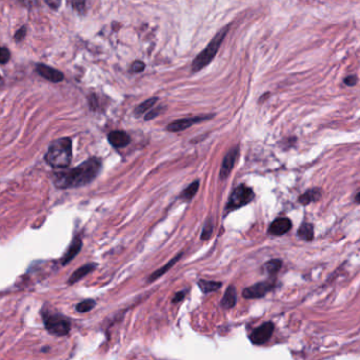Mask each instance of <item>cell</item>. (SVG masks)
<instances>
[{"label": "cell", "mask_w": 360, "mask_h": 360, "mask_svg": "<svg viewBox=\"0 0 360 360\" xmlns=\"http://www.w3.org/2000/svg\"><path fill=\"white\" fill-rule=\"evenodd\" d=\"M212 231H213V224H212V222L209 220V221H207L206 225H204V228H203L202 234H201V239L202 240H208L212 235Z\"/></svg>", "instance_id": "26"}, {"label": "cell", "mask_w": 360, "mask_h": 360, "mask_svg": "<svg viewBox=\"0 0 360 360\" xmlns=\"http://www.w3.org/2000/svg\"><path fill=\"white\" fill-rule=\"evenodd\" d=\"M110 144L119 149V147H124L130 144V136L125 132L114 131L111 132L108 136Z\"/></svg>", "instance_id": "12"}, {"label": "cell", "mask_w": 360, "mask_h": 360, "mask_svg": "<svg viewBox=\"0 0 360 360\" xmlns=\"http://www.w3.org/2000/svg\"><path fill=\"white\" fill-rule=\"evenodd\" d=\"M45 160L48 166L54 168H67L72 160V141L70 138L63 137L55 140L48 147Z\"/></svg>", "instance_id": "2"}, {"label": "cell", "mask_w": 360, "mask_h": 360, "mask_svg": "<svg viewBox=\"0 0 360 360\" xmlns=\"http://www.w3.org/2000/svg\"><path fill=\"white\" fill-rule=\"evenodd\" d=\"M45 2H46L48 6H51L52 9L57 10V9L59 8V6H60L61 0H45Z\"/></svg>", "instance_id": "31"}, {"label": "cell", "mask_w": 360, "mask_h": 360, "mask_svg": "<svg viewBox=\"0 0 360 360\" xmlns=\"http://www.w3.org/2000/svg\"><path fill=\"white\" fill-rule=\"evenodd\" d=\"M101 162L97 158H90L72 170L56 173L54 183L58 189L79 188L90 183L99 173Z\"/></svg>", "instance_id": "1"}, {"label": "cell", "mask_w": 360, "mask_h": 360, "mask_svg": "<svg viewBox=\"0 0 360 360\" xmlns=\"http://www.w3.org/2000/svg\"><path fill=\"white\" fill-rule=\"evenodd\" d=\"M321 198V190L320 188H313L308 190L305 194L299 197V202L303 206H308L311 202L318 201Z\"/></svg>", "instance_id": "16"}, {"label": "cell", "mask_w": 360, "mask_h": 360, "mask_svg": "<svg viewBox=\"0 0 360 360\" xmlns=\"http://www.w3.org/2000/svg\"><path fill=\"white\" fill-rule=\"evenodd\" d=\"M292 229V222L288 218H278L274 220L269 228V233L271 235L280 236L288 233Z\"/></svg>", "instance_id": "11"}, {"label": "cell", "mask_w": 360, "mask_h": 360, "mask_svg": "<svg viewBox=\"0 0 360 360\" xmlns=\"http://www.w3.org/2000/svg\"><path fill=\"white\" fill-rule=\"evenodd\" d=\"M96 306V302L93 299H86L81 302H79L78 305L76 306V310L77 312L79 313H87L89 311H91L94 307Z\"/></svg>", "instance_id": "23"}, {"label": "cell", "mask_w": 360, "mask_h": 360, "mask_svg": "<svg viewBox=\"0 0 360 360\" xmlns=\"http://www.w3.org/2000/svg\"><path fill=\"white\" fill-rule=\"evenodd\" d=\"M36 72L41 77H44L45 79L51 82H60L63 80V78H65V76H63L60 71L56 70L52 67L41 65V63H38L36 66Z\"/></svg>", "instance_id": "9"}, {"label": "cell", "mask_w": 360, "mask_h": 360, "mask_svg": "<svg viewBox=\"0 0 360 360\" xmlns=\"http://www.w3.org/2000/svg\"><path fill=\"white\" fill-rule=\"evenodd\" d=\"M181 256H182V253H180V254H178V255L177 256H176V257H174L172 260H170V261H168V263L166 264V265H164V266H162V267H160V269L159 270H157V271H155L152 275H151V276H150V278H149V281H154L155 279H157V278H159L160 276H161V275H164V274H166L168 270H170L171 269V267L172 266H174V264H176V263H177V261L181 258Z\"/></svg>", "instance_id": "19"}, {"label": "cell", "mask_w": 360, "mask_h": 360, "mask_svg": "<svg viewBox=\"0 0 360 360\" xmlns=\"http://www.w3.org/2000/svg\"><path fill=\"white\" fill-rule=\"evenodd\" d=\"M88 1L89 0H71V3L75 11L83 15L88 11Z\"/></svg>", "instance_id": "24"}, {"label": "cell", "mask_w": 360, "mask_h": 360, "mask_svg": "<svg viewBox=\"0 0 360 360\" xmlns=\"http://www.w3.org/2000/svg\"><path fill=\"white\" fill-rule=\"evenodd\" d=\"M254 199V192L253 190L249 187H245L244 185L238 186L233 193L231 194L227 208L229 210H235L238 208H241L245 204L250 203Z\"/></svg>", "instance_id": "5"}, {"label": "cell", "mask_w": 360, "mask_h": 360, "mask_svg": "<svg viewBox=\"0 0 360 360\" xmlns=\"http://www.w3.org/2000/svg\"><path fill=\"white\" fill-rule=\"evenodd\" d=\"M229 30H230V25L223 27V29L210 41V44L207 46V48H204V50L194 59L192 63L193 72H198V71H200L201 69L208 66L209 63L214 59L218 51H219L220 46L222 44L223 39L225 38V36H227Z\"/></svg>", "instance_id": "3"}, {"label": "cell", "mask_w": 360, "mask_h": 360, "mask_svg": "<svg viewBox=\"0 0 360 360\" xmlns=\"http://www.w3.org/2000/svg\"><path fill=\"white\" fill-rule=\"evenodd\" d=\"M183 298H185V292H179L175 295V297L173 298V302H180Z\"/></svg>", "instance_id": "33"}, {"label": "cell", "mask_w": 360, "mask_h": 360, "mask_svg": "<svg viewBox=\"0 0 360 360\" xmlns=\"http://www.w3.org/2000/svg\"><path fill=\"white\" fill-rule=\"evenodd\" d=\"M18 2L26 8H33L37 4V0H18Z\"/></svg>", "instance_id": "30"}, {"label": "cell", "mask_w": 360, "mask_h": 360, "mask_svg": "<svg viewBox=\"0 0 360 360\" xmlns=\"http://www.w3.org/2000/svg\"><path fill=\"white\" fill-rule=\"evenodd\" d=\"M2 84H3V79H2V77L0 76V87H1Z\"/></svg>", "instance_id": "35"}, {"label": "cell", "mask_w": 360, "mask_h": 360, "mask_svg": "<svg viewBox=\"0 0 360 360\" xmlns=\"http://www.w3.org/2000/svg\"><path fill=\"white\" fill-rule=\"evenodd\" d=\"M45 327L48 333L55 336H66L71 330L70 320L61 315L45 317Z\"/></svg>", "instance_id": "4"}, {"label": "cell", "mask_w": 360, "mask_h": 360, "mask_svg": "<svg viewBox=\"0 0 360 360\" xmlns=\"http://www.w3.org/2000/svg\"><path fill=\"white\" fill-rule=\"evenodd\" d=\"M273 332H274V323L265 322L252 332V334L250 335V340L253 344L256 345L264 344L270 340Z\"/></svg>", "instance_id": "7"}, {"label": "cell", "mask_w": 360, "mask_h": 360, "mask_svg": "<svg viewBox=\"0 0 360 360\" xmlns=\"http://www.w3.org/2000/svg\"><path fill=\"white\" fill-rule=\"evenodd\" d=\"M344 83L347 84L348 87H353L355 86V84L357 83V77L356 76H348L347 78L344 79Z\"/></svg>", "instance_id": "32"}, {"label": "cell", "mask_w": 360, "mask_h": 360, "mask_svg": "<svg viewBox=\"0 0 360 360\" xmlns=\"http://www.w3.org/2000/svg\"><path fill=\"white\" fill-rule=\"evenodd\" d=\"M198 188H199V181L192 182L185 191H183L182 194L180 195V198L183 200H191L196 195Z\"/></svg>", "instance_id": "20"}, {"label": "cell", "mask_w": 360, "mask_h": 360, "mask_svg": "<svg viewBox=\"0 0 360 360\" xmlns=\"http://www.w3.org/2000/svg\"><path fill=\"white\" fill-rule=\"evenodd\" d=\"M236 301H237L236 288H235L234 286H230L227 288V291H225V293H224V296H223V298L221 299L220 305L223 309L229 310V309H232L233 307L236 305Z\"/></svg>", "instance_id": "15"}, {"label": "cell", "mask_w": 360, "mask_h": 360, "mask_svg": "<svg viewBox=\"0 0 360 360\" xmlns=\"http://www.w3.org/2000/svg\"><path fill=\"white\" fill-rule=\"evenodd\" d=\"M96 266H97L96 264H84L83 266L79 267L78 270H76L72 275H71L68 284L69 285H74V284H76V282H78L83 277H86L88 274H90L91 272H93L96 269Z\"/></svg>", "instance_id": "13"}, {"label": "cell", "mask_w": 360, "mask_h": 360, "mask_svg": "<svg viewBox=\"0 0 360 360\" xmlns=\"http://www.w3.org/2000/svg\"><path fill=\"white\" fill-rule=\"evenodd\" d=\"M281 265L282 261L280 259H272L270 261H267L264 267L267 273L274 276V275H276L279 272V270L281 269Z\"/></svg>", "instance_id": "22"}, {"label": "cell", "mask_w": 360, "mask_h": 360, "mask_svg": "<svg viewBox=\"0 0 360 360\" xmlns=\"http://www.w3.org/2000/svg\"><path fill=\"white\" fill-rule=\"evenodd\" d=\"M161 111H162V108H157V109H155V110L151 111L150 113H147V114H146V115H145V117H144V119H145V120H151V119H153L154 117L158 116V115H159V112H161Z\"/></svg>", "instance_id": "29"}, {"label": "cell", "mask_w": 360, "mask_h": 360, "mask_svg": "<svg viewBox=\"0 0 360 360\" xmlns=\"http://www.w3.org/2000/svg\"><path fill=\"white\" fill-rule=\"evenodd\" d=\"M132 72L134 73H140L143 72V71L145 69V65L143 62V61H134L133 65H132Z\"/></svg>", "instance_id": "27"}, {"label": "cell", "mask_w": 360, "mask_h": 360, "mask_svg": "<svg viewBox=\"0 0 360 360\" xmlns=\"http://www.w3.org/2000/svg\"><path fill=\"white\" fill-rule=\"evenodd\" d=\"M25 35H26V27L23 26V27H20V29L16 32L14 38H15L16 41H21L25 37Z\"/></svg>", "instance_id": "28"}, {"label": "cell", "mask_w": 360, "mask_h": 360, "mask_svg": "<svg viewBox=\"0 0 360 360\" xmlns=\"http://www.w3.org/2000/svg\"><path fill=\"white\" fill-rule=\"evenodd\" d=\"M213 117V115H209V116H196V117H189V118H183V119H179L176 120V121L172 122L167 126V130L170 132H180V131H185L186 129L190 128L196 123H199L201 121H204V120H208L210 118Z\"/></svg>", "instance_id": "8"}, {"label": "cell", "mask_w": 360, "mask_h": 360, "mask_svg": "<svg viewBox=\"0 0 360 360\" xmlns=\"http://www.w3.org/2000/svg\"><path fill=\"white\" fill-rule=\"evenodd\" d=\"M298 236L305 241H312L314 239V225L312 223H302L298 230Z\"/></svg>", "instance_id": "18"}, {"label": "cell", "mask_w": 360, "mask_h": 360, "mask_svg": "<svg viewBox=\"0 0 360 360\" xmlns=\"http://www.w3.org/2000/svg\"><path fill=\"white\" fill-rule=\"evenodd\" d=\"M81 246H82V241L80 238H75L73 240L72 244L70 245L69 250L67 251V253L65 254V256H63L62 258V265H66L67 264H69L71 260H73L77 254H78L81 250Z\"/></svg>", "instance_id": "14"}, {"label": "cell", "mask_w": 360, "mask_h": 360, "mask_svg": "<svg viewBox=\"0 0 360 360\" xmlns=\"http://www.w3.org/2000/svg\"><path fill=\"white\" fill-rule=\"evenodd\" d=\"M198 286L200 288V290L202 291V293L209 294L211 292H215L217 290H219V288L222 286V284L219 281H212V280L200 279L198 281Z\"/></svg>", "instance_id": "17"}, {"label": "cell", "mask_w": 360, "mask_h": 360, "mask_svg": "<svg viewBox=\"0 0 360 360\" xmlns=\"http://www.w3.org/2000/svg\"><path fill=\"white\" fill-rule=\"evenodd\" d=\"M275 288V280L261 281L243 290L242 295L246 299H256L265 296Z\"/></svg>", "instance_id": "6"}, {"label": "cell", "mask_w": 360, "mask_h": 360, "mask_svg": "<svg viewBox=\"0 0 360 360\" xmlns=\"http://www.w3.org/2000/svg\"><path fill=\"white\" fill-rule=\"evenodd\" d=\"M237 156H238L237 147H235V149H232L227 155H225V157L222 161L221 170H220V178L222 180L227 179L229 177V175L231 174L233 168H234Z\"/></svg>", "instance_id": "10"}, {"label": "cell", "mask_w": 360, "mask_h": 360, "mask_svg": "<svg viewBox=\"0 0 360 360\" xmlns=\"http://www.w3.org/2000/svg\"><path fill=\"white\" fill-rule=\"evenodd\" d=\"M157 101H158V98H151V99H147L141 104H139L138 107L135 109V111H134V113H135L136 116L143 115L144 114V113H146V111H149L153 105H155V103H156Z\"/></svg>", "instance_id": "21"}, {"label": "cell", "mask_w": 360, "mask_h": 360, "mask_svg": "<svg viewBox=\"0 0 360 360\" xmlns=\"http://www.w3.org/2000/svg\"><path fill=\"white\" fill-rule=\"evenodd\" d=\"M11 58V53L9 51V48H6L4 47H0V63L3 65V63H6Z\"/></svg>", "instance_id": "25"}, {"label": "cell", "mask_w": 360, "mask_h": 360, "mask_svg": "<svg viewBox=\"0 0 360 360\" xmlns=\"http://www.w3.org/2000/svg\"><path fill=\"white\" fill-rule=\"evenodd\" d=\"M355 201H356L357 203H360V192L355 196Z\"/></svg>", "instance_id": "34"}]
</instances>
